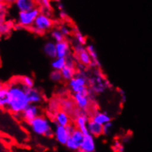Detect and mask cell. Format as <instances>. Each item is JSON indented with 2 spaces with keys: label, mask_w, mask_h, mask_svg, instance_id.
Masks as SVG:
<instances>
[{
  "label": "cell",
  "mask_w": 152,
  "mask_h": 152,
  "mask_svg": "<svg viewBox=\"0 0 152 152\" xmlns=\"http://www.w3.org/2000/svg\"><path fill=\"white\" fill-rule=\"evenodd\" d=\"M86 48L89 53V54H90L91 58H92V64H91L90 66H95V67H100L101 64L99 59H98V53H97L95 47L92 45H88Z\"/></svg>",
  "instance_id": "obj_24"
},
{
  "label": "cell",
  "mask_w": 152,
  "mask_h": 152,
  "mask_svg": "<svg viewBox=\"0 0 152 152\" xmlns=\"http://www.w3.org/2000/svg\"><path fill=\"white\" fill-rule=\"evenodd\" d=\"M53 122L55 124L66 126L71 124V120L69 115L63 110H58L55 112L53 117Z\"/></svg>",
  "instance_id": "obj_15"
},
{
  "label": "cell",
  "mask_w": 152,
  "mask_h": 152,
  "mask_svg": "<svg viewBox=\"0 0 152 152\" xmlns=\"http://www.w3.org/2000/svg\"><path fill=\"white\" fill-rule=\"evenodd\" d=\"M20 79L22 83L27 87H34V80L33 77L30 76H23L20 77Z\"/></svg>",
  "instance_id": "obj_29"
},
{
  "label": "cell",
  "mask_w": 152,
  "mask_h": 152,
  "mask_svg": "<svg viewBox=\"0 0 152 152\" xmlns=\"http://www.w3.org/2000/svg\"><path fill=\"white\" fill-rule=\"evenodd\" d=\"M89 80L83 70H80L75 73V76L68 81V86L73 93L82 92L85 94H90L87 84Z\"/></svg>",
  "instance_id": "obj_3"
},
{
  "label": "cell",
  "mask_w": 152,
  "mask_h": 152,
  "mask_svg": "<svg viewBox=\"0 0 152 152\" xmlns=\"http://www.w3.org/2000/svg\"><path fill=\"white\" fill-rule=\"evenodd\" d=\"M16 9L20 11H27L37 7L36 0H17L15 2Z\"/></svg>",
  "instance_id": "obj_17"
},
{
  "label": "cell",
  "mask_w": 152,
  "mask_h": 152,
  "mask_svg": "<svg viewBox=\"0 0 152 152\" xmlns=\"http://www.w3.org/2000/svg\"><path fill=\"white\" fill-rule=\"evenodd\" d=\"M53 27V22L50 17L47 13L41 12L30 29L36 34L42 35L52 30Z\"/></svg>",
  "instance_id": "obj_4"
},
{
  "label": "cell",
  "mask_w": 152,
  "mask_h": 152,
  "mask_svg": "<svg viewBox=\"0 0 152 152\" xmlns=\"http://www.w3.org/2000/svg\"><path fill=\"white\" fill-rule=\"evenodd\" d=\"M70 136V133L67 130L66 126L55 124L53 128V137L58 143L65 145Z\"/></svg>",
  "instance_id": "obj_7"
},
{
  "label": "cell",
  "mask_w": 152,
  "mask_h": 152,
  "mask_svg": "<svg viewBox=\"0 0 152 152\" xmlns=\"http://www.w3.org/2000/svg\"><path fill=\"white\" fill-rule=\"evenodd\" d=\"M90 94H85L82 92H76L73 95V100L75 105L79 109L86 111L89 109L90 105Z\"/></svg>",
  "instance_id": "obj_10"
},
{
  "label": "cell",
  "mask_w": 152,
  "mask_h": 152,
  "mask_svg": "<svg viewBox=\"0 0 152 152\" xmlns=\"http://www.w3.org/2000/svg\"><path fill=\"white\" fill-rule=\"evenodd\" d=\"M87 129L89 133L93 135L95 137H98L103 134V125L98 124L92 119L89 120L88 122Z\"/></svg>",
  "instance_id": "obj_19"
},
{
  "label": "cell",
  "mask_w": 152,
  "mask_h": 152,
  "mask_svg": "<svg viewBox=\"0 0 152 152\" xmlns=\"http://www.w3.org/2000/svg\"><path fill=\"white\" fill-rule=\"evenodd\" d=\"M92 119L93 121H95V122L98 123V124L103 125V124L111 121V117L106 112H98V111H97L92 115Z\"/></svg>",
  "instance_id": "obj_22"
},
{
  "label": "cell",
  "mask_w": 152,
  "mask_h": 152,
  "mask_svg": "<svg viewBox=\"0 0 152 152\" xmlns=\"http://www.w3.org/2000/svg\"><path fill=\"white\" fill-rule=\"evenodd\" d=\"M66 128H67V130L69 131V133H72V132H74V131L76 129V126L75 124H69V125L66 126Z\"/></svg>",
  "instance_id": "obj_34"
},
{
  "label": "cell",
  "mask_w": 152,
  "mask_h": 152,
  "mask_svg": "<svg viewBox=\"0 0 152 152\" xmlns=\"http://www.w3.org/2000/svg\"><path fill=\"white\" fill-rule=\"evenodd\" d=\"M41 109L38 104L29 103L22 112V118L27 123H29L35 118L41 115Z\"/></svg>",
  "instance_id": "obj_8"
},
{
  "label": "cell",
  "mask_w": 152,
  "mask_h": 152,
  "mask_svg": "<svg viewBox=\"0 0 152 152\" xmlns=\"http://www.w3.org/2000/svg\"><path fill=\"white\" fill-rule=\"evenodd\" d=\"M84 134L79 129L76 128V129L72 133L70 134L69 139L66 142L65 146L69 150L72 151H79L81 142L83 141Z\"/></svg>",
  "instance_id": "obj_6"
},
{
  "label": "cell",
  "mask_w": 152,
  "mask_h": 152,
  "mask_svg": "<svg viewBox=\"0 0 152 152\" xmlns=\"http://www.w3.org/2000/svg\"><path fill=\"white\" fill-rule=\"evenodd\" d=\"M25 90L27 95V98H28V101L30 103L39 104V103H41L43 101L42 95L35 87H27V86H25Z\"/></svg>",
  "instance_id": "obj_13"
},
{
  "label": "cell",
  "mask_w": 152,
  "mask_h": 152,
  "mask_svg": "<svg viewBox=\"0 0 152 152\" xmlns=\"http://www.w3.org/2000/svg\"><path fill=\"white\" fill-rule=\"evenodd\" d=\"M10 101L7 110L14 115H21L24 109L29 104L25 90V86L20 78H16L7 85Z\"/></svg>",
  "instance_id": "obj_1"
},
{
  "label": "cell",
  "mask_w": 152,
  "mask_h": 152,
  "mask_svg": "<svg viewBox=\"0 0 152 152\" xmlns=\"http://www.w3.org/2000/svg\"><path fill=\"white\" fill-rule=\"evenodd\" d=\"M44 53L47 56L51 58H55L57 57V51H56V42L54 41H48L45 44L43 48Z\"/></svg>",
  "instance_id": "obj_20"
},
{
  "label": "cell",
  "mask_w": 152,
  "mask_h": 152,
  "mask_svg": "<svg viewBox=\"0 0 152 152\" xmlns=\"http://www.w3.org/2000/svg\"><path fill=\"white\" fill-rule=\"evenodd\" d=\"M50 78L53 82L55 83H58V82H61L63 80V77H62L61 72L60 70H56V69H53V72H51L50 75Z\"/></svg>",
  "instance_id": "obj_27"
},
{
  "label": "cell",
  "mask_w": 152,
  "mask_h": 152,
  "mask_svg": "<svg viewBox=\"0 0 152 152\" xmlns=\"http://www.w3.org/2000/svg\"><path fill=\"white\" fill-rule=\"evenodd\" d=\"M63 80L65 81H69L71 78L74 77L76 73L75 61L73 59L68 56L66 58V64L64 67L61 70Z\"/></svg>",
  "instance_id": "obj_9"
},
{
  "label": "cell",
  "mask_w": 152,
  "mask_h": 152,
  "mask_svg": "<svg viewBox=\"0 0 152 152\" xmlns=\"http://www.w3.org/2000/svg\"><path fill=\"white\" fill-rule=\"evenodd\" d=\"M60 16L61 19H65V18L67 17V14L66 13V12L64 10H60Z\"/></svg>",
  "instance_id": "obj_35"
},
{
  "label": "cell",
  "mask_w": 152,
  "mask_h": 152,
  "mask_svg": "<svg viewBox=\"0 0 152 152\" xmlns=\"http://www.w3.org/2000/svg\"><path fill=\"white\" fill-rule=\"evenodd\" d=\"M74 35H75V41L78 43L82 44V45H86V39L85 38V36H83L81 33V32L79 30H77V28L75 30V32H74Z\"/></svg>",
  "instance_id": "obj_28"
},
{
  "label": "cell",
  "mask_w": 152,
  "mask_h": 152,
  "mask_svg": "<svg viewBox=\"0 0 152 152\" xmlns=\"http://www.w3.org/2000/svg\"><path fill=\"white\" fill-rule=\"evenodd\" d=\"M41 13L38 7L27 11H20L18 13L17 23L21 27L30 28L34 23L38 15Z\"/></svg>",
  "instance_id": "obj_5"
},
{
  "label": "cell",
  "mask_w": 152,
  "mask_h": 152,
  "mask_svg": "<svg viewBox=\"0 0 152 152\" xmlns=\"http://www.w3.org/2000/svg\"><path fill=\"white\" fill-rule=\"evenodd\" d=\"M6 3L4 2H0V12H3L4 11V10L5 9V7H6Z\"/></svg>",
  "instance_id": "obj_36"
},
{
  "label": "cell",
  "mask_w": 152,
  "mask_h": 152,
  "mask_svg": "<svg viewBox=\"0 0 152 152\" xmlns=\"http://www.w3.org/2000/svg\"><path fill=\"white\" fill-rule=\"evenodd\" d=\"M10 101L8 89L7 86H4L0 89V109H7Z\"/></svg>",
  "instance_id": "obj_21"
},
{
  "label": "cell",
  "mask_w": 152,
  "mask_h": 152,
  "mask_svg": "<svg viewBox=\"0 0 152 152\" xmlns=\"http://www.w3.org/2000/svg\"><path fill=\"white\" fill-rule=\"evenodd\" d=\"M58 107H60V101H57L56 99L52 100L49 103V109L52 112H57L58 110Z\"/></svg>",
  "instance_id": "obj_30"
},
{
  "label": "cell",
  "mask_w": 152,
  "mask_h": 152,
  "mask_svg": "<svg viewBox=\"0 0 152 152\" xmlns=\"http://www.w3.org/2000/svg\"><path fill=\"white\" fill-rule=\"evenodd\" d=\"M58 9H59V10H64V5L61 4V3H59L58 5Z\"/></svg>",
  "instance_id": "obj_38"
},
{
  "label": "cell",
  "mask_w": 152,
  "mask_h": 152,
  "mask_svg": "<svg viewBox=\"0 0 152 152\" xmlns=\"http://www.w3.org/2000/svg\"><path fill=\"white\" fill-rule=\"evenodd\" d=\"M75 103L74 100L71 99H63L60 101V107L61 110L64 111L69 115L72 114V111L75 108Z\"/></svg>",
  "instance_id": "obj_23"
},
{
  "label": "cell",
  "mask_w": 152,
  "mask_h": 152,
  "mask_svg": "<svg viewBox=\"0 0 152 152\" xmlns=\"http://www.w3.org/2000/svg\"><path fill=\"white\" fill-rule=\"evenodd\" d=\"M50 36L51 38L53 39V40L55 42H61V41L64 40L65 39V36L61 33V31L60 30V29L55 28L53 29L50 32Z\"/></svg>",
  "instance_id": "obj_26"
},
{
  "label": "cell",
  "mask_w": 152,
  "mask_h": 152,
  "mask_svg": "<svg viewBox=\"0 0 152 152\" xmlns=\"http://www.w3.org/2000/svg\"><path fill=\"white\" fill-rule=\"evenodd\" d=\"M59 29H60V30L61 31V33H63L65 36H69V35L71 33V31H72V30H71L70 27H69V26L65 25H63L61 26L60 28Z\"/></svg>",
  "instance_id": "obj_33"
},
{
  "label": "cell",
  "mask_w": 152,
  "mask_h": 152,
  "mask_svg": "<svg viewBox=\"0 0 152 152\" xmlns=\"http://www.w3.org/2000/svg\"><path fill=\"white\" fill-rule=\"evenodd\" d=\"M30 130L35 134L45 136L46 137H53V128L52 123L47 117L39 115L28 123Z\"/></svg>",
  "instance_id": "obj_2"
},
{
  "label": "cell",
  "mask_w": 152,
  "mask_h": 152,
  "mask_svg": "<svg viewBox=\"0 0 152 152\" xmlns=\"http://www.w3.org/2000/svg\"><path fill=\"white\" fill-rule=\"evenodd\" d=\"M109 81L104 80L99 75H97L91 80V89L92 92L95 93H102L105 91V89L109 86Z\"/></svg>",
  "instance_id": "obj_11"
},
{
  "label": "cell",
  "mask_w": 152,
  "mask_h": 152,
  "mask_svg": "<svg viewBox=\"0 0 152 152\" xmlns=\"http://www.w3.org/2000/svg\"><path fill=\"white\" fill-rule=\"evenodd\" d=\"M66 64V58L64 57H56L53 58L51 62V66L53 69L56 70H61L65 65Z\"/></svg>",
  "instance_id": "obj_25"
},
{
  "label": "cell",
  "mask_w": 152,
  "mask_h": 152,
  "mask_svg": "<svg viewBox=\"0 0 152 152\" xmlns=\"http://www.w3.org/2000/svg\"><path fill=\"white\" fill-rule=\"evenodd\" d=\"M113 128V124H112V121L106 123V124L103 125V134L104 135H109L111 133Z\"/></svg>",
  "instance_id": "obj_31"
},
{
  "label": "cell",
  "mask_w": 152,
  "mask_h": 152,
  "mask_svg": "<svg viewBox=\"0 0 152 152\" xmlns=\"http://www.w3.org/2000/svg\"><path fill=\"white\" fill-rule=\"evenodd\" d=\"M89 121V115L86 113V111H83L80 115L75 118V124L77 129H80L83 134L89 133L87 129V124Z\"/></svg>",
  "instance_id": "obj_14"
},
{
  "label": "cell",
  "mask_w": 152,
  "mask_h": 152,
  "mask_svg": "<svg viewBox=\"0 0 152 152\" xmlns=\"http://www.w3.org/2000/svg\"><path fill=\"white\" fill-rule=\"evenodd\" d=\"M17 1V0H4V2L7 4H15V2Z\"/></svg>",
  "instance_id": "obj_37"
},
{
  "label": "cell",
  "mask_w": 152,
  "mask_h": 152,
  "mask_svg": "<svg viewBox=\"0 0 152 152\" xmlns=\"http://www.w3.org/2000/svg\"><path fill=\"white\" fill-rule=\"evenodd\" d=\"M95 151V137L91 134L88 133L84 134L83 141L80 147V151L81 152H94Z\"/></svg>",
  "instance_id": "obj_12"
},
{
  "label": "cell",
  "mask_w": 152,
  "mask_h": 152,
  "mask_svg": "<svg viewBox=\"0 0 152 152\" xmlns=\"http://www.w3.org/2000/svg\"><path fill=\"white\" fill-rule=\"evenodd\" d=\"M3 86H4V85H3V84H2V83H1V82H0V89H1V88H2V87H3Z\"/></svg>",
  "instance_id": "obj_39"
},
{
  "label": "cell",
  "mask_w": 152,
  "mask_h": 152,
  "mask_svg": "<svg viewBox=\"0 0 152 152\" xmlns=\"http://www.w3.org/2000/svg\"><path fill=\"white\" fill-rule=\"evenodd\" d=\"M75 58L78 61L79 63L82 64L86 66H90L92 64V58H91L90 54L85 48L77 53H75Z\"/></svg>",
  "instance_id": "obj_18"
},
{
  "label": "cell",
  "mask_w": 152,
  "mask_h": 152,
  "mask_svg": "<svg viewBox=\"0 0 152 152\" xmlns=\"http://www.w3.org/2000/svg\"><path fill=\"white\" fill-rule=\"evenodd\" d=\"M70 45L66 39L56 43V51L58 57L67 58L70 53Z\"/></svg>",
  "instance_id": "obj_16"
},
{
  "label": "cell",
  "mask_w": 152,
  "mask_h": 152,
  "mask_svg": "<svg viewBox=\"0 0 152 152\" xmlns=\"http://www.w3.org/2000/svg\"><path fill=\"white\" fill-rule=\"evenodd\" d=\"M38 1L45 10H49L51 9L50 0H38Z\"/></svg>",
  "instance_id": "obj_32"
}]
</instances>
